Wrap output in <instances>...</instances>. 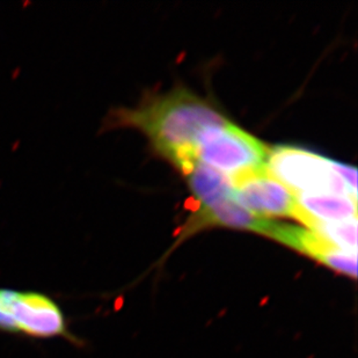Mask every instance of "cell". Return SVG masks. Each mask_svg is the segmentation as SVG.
<instances>
[{
  "instance_id": "6da1fadb",
  "label": "cell",
  "mask_w": 358,
  "mask_h": 358,
  "mask_svg": "<svg viewBox=\"0 0 358 358\" xmlns=\"http://www.w3.org/2000/svg\"><path fill=\"white\" fill-rule=\"evenodd\" d=\"M225 121L209 102L185 88H178L143 101L135 108L113 109L103 120L101 130L129 128L142 131L157 152L185 176L199 162V135Z\"/></svg>"
},
{
  "instance_id": "7a4b0ae2",
  "label": "cell",
  "mask_w": 358,
  "mask_h": 358,
  "mask_svg": "<svg viewBox=\"0 0 358 358\" xmlns=\"http://www.w3.org/2000/svg\"><path fill=\"white\" fill-rule=\"evenodd\" d=\"M0 331L31 338H78L69 329L64 312L54 298L38 291L0 287Z\"/></svg>"
},
{
  "instance_id": "3957f363",
  "label": "cell",
  "mask_w": 358,
  "mask_h": 358,
  "mask_svg": "<svg viewBox=\"0 0 358 358\" xmlns=\"http://www.w3.org/2000/svg\"><path fill=\"white\" fill-rule=\"evenodd\" d=\"M268 171L294 195L329 194L357 199L334 169V160L292 146H276L269 151Z\"/></svg>"
},
{
  "instance_id": "277c9868",
  "label": "cell",
  "mask_w": 358,
  "mask_h": 358,
  "mask_svg": "<svg viewBox=\"0 0 358 358\" xmlns=\"http://www.w3.org/2000/svg\"><path fill=\"white\" fill-rule=\"evenodd\" d=\"M268 155L264 143L229 121L206 129L196 143L197 160L230 179L264 167Z\"/></svg>"
},
{
  "instance_id": "5b68a950",
  "label": "cell",
  "mask_w": 358,
  "mask_h": 358,
  "mask_svg": "<svg viewBox=\"0 0 358 358\" xmlns=\"http://www.w3.org/2000/svg\"><path fill=\"white\" fill-rule=\"evenodd\" d=\"M234 197L240 206L259 217L297 216L296 195L271 176L267 166L231 178Z\"/></svg>"
},
{
  "instance_id": "8992f818",
  "label": "cell",
  "mask_w": 358,
  "mask_h": 358,
  "mask_svg": "<svg viewBox=\"0 0 358 358\" xmlns=\"http://www.w3.org/2000/svg\"><path fill=\"white\" fill-rule=\"evenodd\" d=\"M267 237L318 261L338 274L352 280L357 278V253L338 248L313 231L275 222Z\"/></svg>"
},
{
  "instance_id": "52a82bcc",
  "label": "cell",
  "mask_w": 358,
  "mask_h": 358,
  "mask_svg": "<svg viewBox=\"0 0 358 358\" xmlns=\"http://www.w3.org/2000/svg\"><path fill=\"white\" fill-rule=\"evenodd\" d=\"M274 223V220L257 216L245 209L234 197H227L210 206L197 208L180 232L176 245H180L199 231L215 227L250 231L267 237Z\"/></svg>"
},
{
  "instance_id": "ba28073f",
  "label": "cell",
  "mask_w": 358,
  "mask_h": 358,
  "mask_svg": "<svg viewBox=\"0 0 358 358\" xmlns=\"http://www.w3.org/2000/svg\"><path fill=\"white\" fill-rule=\"evenodd\" d=\"M298 211L296 220L304 225L311 220L322 223H338L357 220V199L329 194L296 195Z\"/></svg>"
},
{
  "instance_id": "9c48e42d",
  "label": "cell",
  "mask_w": 358,
  "mask_h": 358,
  "mask_svg": "<svg viewBox=\"0 0 358 358\" xmlns=\"http://www.w3.org/2000/svg\"><path fill=\"white\" fill-rule=\"evenodd\" d=\"M197 206H210L220 199L234 197V187L229 176L197 162L185 174Z\"/></svg>"
},
{
  "instance_id": "30bf717a",
  "label": "cell",
  "mask_w": 358,
  "mask_h": 358,
  "mask_svg": "<svg viewBox=\"0 0 358 358\" xmlns=\"http://www.w3.org/2000/svg\"><path fill=\"white\" fill-rule=\"evenodd\" d=\"M306 227L308 230L313 231L338 248L357 253V220L338 223H322L318 220H311Z\"/></svg>"
},
{
  "instance_id": "8fae6325",
  "label": "cell",
  "mask_w": 358,
  "mask_h": 358,
  "mask_svg": "<svg viewBox=\"0 0 358 358\" xmlns=\"http://www.w3.org/2000/svg\"><path fill=\"white\" fill-rule=\"evenodd\" d=\"M334 169L341 176L342 179L345 180V183L357 193V169L336 162H334Z\"/></svg>"
}]
</instances>
